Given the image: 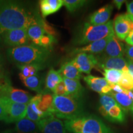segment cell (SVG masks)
<instances>
[{
    "label": "cell",
    "mask_w": 133,
    "mask_h": 133,
    "mask_svg": "<svg viewBox=\"0 0 133 133\" xmlns=\"http://www.w3.org/2000/svg\"><path fill=\"white\" fill-rule=\"evenodd\" d=\"M43 18L39 13L31 11L18 1H3L0 6V34L15 29L41 25Z\"/></svg>",
    "instance_id": "cell-1"
},
{
    "label": "cell",
    "mask_w": 133,
    "mask_h": 133,
    "mask_svg": "<svg viewBox=\"0 0 133 133\" xmlns=\"http://www.w3.org/2000/svg\"><path fill=\"white\" fill-rule=\"evenodd\" d=\"M49 50L35 44H27L7 50L8 59L17 65L38 64L44 65L49 56Z\"/></svg>",
    "instance_id": "cell-2"
},
{
    "label": "cell",
    "mask_w": 133,
    "mask_h": 133,
    "mask_svg": "<svg viewBox=\"0 0 133 133\" xmlns=\"http://www.w3.org/2000/svg\"><path fill=\"white\" fill-rule=\"evenodd\" d=\"M66 131L72 133H115L96 116L83 114L76 118L65 120Z\"/></svg>",
    "instance_id": "cell-3"
},
{
    "label": "cell",
    "mask_w": 133,
    "mask_h": 133,
    "mask_svg": "<svg viewBox=\"0 0 133 133\" xmlns=\"http://www.w3.org/2000/svg\"><path fill=\"white\" fill-rule=\"evenodd\" d=\"M54 115L59 119H74L84 114L81 99L70 96H54L53 98Z\"/></svg>",
    "instance_id": "cell-4"
},
{
    "label": "cell",
    "mask_w": 133,
    "mask_h": 133,
    "mask_svg": "<svg viewBox=\"0 0 133 133\" xmlns=\"http://www.w3.org/2000/svg\"><path fill=\"white\" fill-rule=\"evenodd\" d=\"M115 35L114 22L109 21L107 24L101 25H92L85 22L76 38V44H88Z\"/></svg>",
    "instance_id": "cell-5"
},
{
    "label": "cell",
    "mask_w": 133,
    "mask_h": 133,
    "mask_svg": "<svg viewBox=\"0 0 133 133\" xmlns=\"http://www.w3.org/2000/svg\"><path fill=\"white\" fill-rule=\"evenodd\" d=\"M99 112L110 122L124 123L126 121V113L109 94H100Z\"/></svg>",
    "instance_id": "cell-6"
},
{
    "label": "cell",
    "mask_w": 133,
    "mask_h": 133,
    "mask_svg": "<svg viewBox=\"0 0 133 133\" xmlns=\"http://www.w3.org/2000/svg\"><path fill=\"white\" fill-rule=\"evenodd\" d=\"M0 96L1 97H8L12 102L24 104H29L32 98L29 92L13 88L9 81L7 80L0 84Z\"/></svg>",
    "instance_id": "cell-7"
},
{
    "label": "cell",
    "mask_w": 133,
    "mask_h": 133,
    "mask_svg": "<svg viewBox=\"0 0 133 133\" xmlns=\"http://www.w3.org/2000/svg\"><path fill=\"white\" fill-rule=\"evenodd\" d=\"M0 99L2 100L6 106L7 115L5 122L7 123H17L26 117L27 104L12 102L6 97H1Z\"/></svg>",
    "instance_id": "cell-8"
},
{
    "label": "cell",
    "mask_w": 133,
    "mask_h": 133,
    "mask_svg": "<svg viewBox=\"0 0 133 133\" xmlns=\"http://www.w3.org/2000/svg\"><path fill=\"white\" fill-rule=\"evenodd\" d=\"M114 29L115 36L123 41L133 31V17L128 14L118 15L115 18Z\"/></svg>",
    "instance_id": "cell-9"
},
{
    "label": "cell",
    "mask_w": 133,
    "mask_h": 133,
    "mask_svg": "<svg viewBox=\"0 0 133 133\" xmlns=\"http://www.w3.org/2000/svg\"><path fill=\"white\" fill-rule=\"evenodd\" d=\"M25 29H15L6 31L1 35L5 44L11 48L29 44V38Z\"/></svg>",
    "instance_id": "cell-10"
},
{
    "label": "cell",
    "mask_w": 133,
    "mask_h": 133,
    "mask_svg": "<svg viewBox=\"0 0 133 133\" xmlns=\"http://www.w3.org/2000/svg\"><path fill=\"white\" fill-rule=\"evenodd\" d=\"M37 124L41 133H67L64 123L54 114L41 119Z\"/></svg>",
    "instance_id": "cell-11"
},
{
    "label": "cell",
    "mask_w": 133,
    "mask_h": 133,
    "mask_svg": "<svg viewBox=\"0 0 133 133\" xmlns=\"http://www.w3.org/2000/svg\"><path fill=\"white\" fill-rule=\"evenodd\" d=\"M71 61L81 73L88 75L98 65V60L94 55L84 52L77 54Z\"/></svg>",
    "instance_id": "cell-12"
},
{
    "label": "cell",
    "mask_w": 133,
    "mask_h": 133,
    "mask_svg": "<svg viewBox=\"0 0 133 133\" xmlns=\"http://www.w3.org/2000/svg\"><path fill=\"white\" fill-rule=\"evenodd\" d=\"M83 79L91 90L100 94H108L112 91L110 86L104 78L88 75L84 76Z\"/></svg>",
    "instance_id": "cell-13"
},
{
    "label": "cell",
    "mask_w": 133,
    "mask_h": 133,
    "mask_svg": "<svg viewBox=\"0 0 133 133\" xmlns=\"http://www.w3.org/2000/svg\"><path fill=\"white\" fill-rule=\"evenodd\" d=\"M114 7L110 4H107L101 8L89 17V24L92 25H101L107 24L109 21Z\"/></svg>",
    "instance_id": "cell-14"
},
{
    "label": "cell",
    "mask_w": 133,
    "mask_h": 133,
    "mask_svg": "<svg viewBox=\"0 0 133 133\" xmlns=\"http://www.w3.org/2000/svg\"><path fill=\"white\" fill-rule=\"evenodd\" d=\"M41 97V93H38L37 95L32 97L26 106V118L36 123H38L41 119L46 117L45 114L41 112L38 105Z\"/></svg>",
    "instance_id": "cell-15"
},
{
    "label": "cell",
    "mask_w": 133,
    "mask_h": 133,
    "mask_svg": "<svg viewBox=\"0 0 133 133\" xmlns=\"http://www.w3.org/2000/svg\"><path fill=\"white\" fill-rule=\"evenodd\" d=\"M103 69H113L121 71H128L127 62L124 57H106L98 61V65Z\"/></svg>",
    "instance_id": "cell-16"
},
{
    "label": "cell",
    "mask_w": 133,
    "mask_h": 133,
    "mask_svg": "<svg viewBox=\"0 0 133 133\" xmlns=\"http://www.w3.org/2000/svg\"><path fill=\"white\" fill-rule=\"evenodd\" d=\"M112 36L113 35L108 36V37L104 38V39L91 43L90 44H88V45L83 46V47L76 48V49H75L73 51V53L77 54L78 53L84 52L94 55L102 52L103 51H104L107 43L110 40Z\"/></svg>",
    "instance_id": "cell-17"
},
{
    "label": "cell",
    "mask_w": 133,
    "mask_h": 133,
    "mask_svg": "<svg viewBox=\"0 0 133 133\" xmlns=\"http://www.w3.org/2000/svg\"><path fill=\"white\" fill-rule=\"evenodd\" d=\"M124 50L125 46L123 43L114 35L107 43L104 52L109 57H123Z\"/></svg>",
    "instance_id": "cell-18"
},
{
    "label": "cell",
    "mask_w": 133,
    "mask_h": 133,
    "mask_svg": "<svg viewBox=\"0 0 133 133\" xmlns=\"http://www.w3.org/2000/svg\"><path fill=\"white\" fill-rule=\"evenodd\" d=\"M63 81L65 85L68 95L76 99H81L84 94V89L79 80L63 78Z\"/></svg>",
    "instance_id": "cell-19"
},
{
    "label": "cell",
    "mask_w": 133,
    "mask_h": 133,
    "mask_svg": "<svg viewBox=\"0 0 133 133\" xmlns=\"http://www.w3.org/2000/svg\"><path fill=\"white\" fill-rule=\"evenodd\" d=\"M58 71L62 78L67 79L79 80L82 78L81 72L71 61L64 63Z\"/></svg>",
    "instance_id": "cell-20"
},
{
    "label": "cell",
    "mask_w": 133,
    "mask_h": 133,
    "mask_svg": "<svg viewBox=\"0 0 133 133\" xmlns=\"http://www.w3.org/2000/svg\"><path fill=\"white\" fill-rule=\"evenodd\" d=\"M40 100L38 102V107L46 116L54 114L53 109V98L54 94L49 91H42Z\"/></svg>",
    "instance_id": "cell-21"
},
{
    "label": "cell",
    "mask_w": 133,
    "mask_h": 133,
    "mask_svg": "<svg viewBox=\"0 0 133 133\" xmlns=\"http://www.w3.org/2000/svg\"><path fill=\"white\" fill-rule=\"evenodd\" d=\"M108 94L115 100L124 112H130L133 106V101L126 93H117L111 91Z\"/></svg>",
    "instance_id": "cell-22"
},
{
    "label": "cell",
    "mask_w": 133,
    "mask_h": 133,
    "mask_svg": "<svg viewBox=\"0 0 133 133\" xmlns=\"http://www.w3.org/2000/svg\"><path fill=\"white\" fill-rule=\"evenodd\" d=\"M63 81V78L59 71L54 69H51L48 71L45 79L46 91L54 92L56 86Z\"/></svg>",
    "instance_id": "cell-23"
},
{
    "label": "cell",
    "mask_w": 133,
    "mask_h": 133,
    "mask_svg": "<svg viewBox=\"0 0 133 133\" xmlns=\"http://www.w3.org/2000/svg\"><path fill=\"white\" fill-rule=\"evenodd\" d=\"M16 129L18 133H37L39 130L37 123L26 117L16 123Z\"/></svg>",
    "instance_id": "cell-24"
},
{
    "label": "cell",
    "mask_w": 133,
    "mask_h": 133,
    "mask_svg": "<svg viewBox=\"0 0 133 133\" xmlns=\"http://www.w3.org/2000/svg\"><path fill=\"white\" fill-rule=\"evenodd\" d=\"M17 66L19 69L21 70L19 78L21 81L29 77V76L35 75L37 74L38 70H40L44 67V65L38 64L17 65Z\"/></svg>",
    "instance_id": "cell-25"
},
{
    "label": "cell",
    "mask_w": 133,
    "mask_h": 133,
    "mask_svg": "<svg viewBox=\"0 0 133 133\" xmlns=\"http://www.w3.org/2000/svg\"><path fill=\"white\" fill-rule=\"evenodd\" d=\"M29 39L32 41L35 45L39 46V41L43 36L45 34L46 31L41 25H33L26 30Z\"/></svg>",
    "instance_id": "cell-26"
},
{
    "label": "cell",
    "mask_w": 133,
    "mask_h": 133,
    "mask_svg": "<svg viewBox=\"0 0 133 133\" xmlns=\"http://www.w3.org/2000/svg\"><path fill=\"white\" fill-rule=\"evenodd\" d=\"M26 88L39 93L42 92V81L37 74L33 75L22 80Z\"/></svg>",
    "instance_id": "cell-27"
},
{
    "label": "cell",
    "mask_w": 133,
    "mask_h": 133,
    "mask_svg": "<svg viewBox=\"0 0 133 133\" xmlns=\"http://www.w3.org/2000/svg\"><path fill=\"white\" fill-rule=\"evenodd\" d=\"M123 71L113 69H104V78L109 84H118L120 81Z\"/></svg>",
    "instance_id": "cell-28"
},
{
    "label": "cell",
    "mask_w": 133,
    "mask_h": 133,
    "mask_svg": "<svg viewBox=\"0 0 133 133\" xmlns=\"http://www.w3.org/2000/svg\"><path fill=\"white\" fill-rule=\"evenodd\" d=\"M88 3L85 0H64V6L69 12H74Z\"/></svg>",
    "instance_id": "cell-29"
},
{
    "label": "cell",
    "mask_w": 133,
    "mask_h": 133,
    "mask_svg": "<svg viewBox=\"0 0 133 133\" xmlns=\"http://www.w3.org/2000/svg\"><path fill=\"white\" fill-rule=\"evenodd\" d=\"M118 84H119L125 90H133V78L129 74V71H123L121 79Z\"/></svg>",
    "instance_id": "cell-30"
},
{
    "label": "cell",
    "mask_w": 133,
    "mask_h": 133,
    "mask_svg": "<svg viewBox=\"0 0 133 133\" xmlns=\"http://www.w3.org/2000/svg\"><path fill=\"white\" fill-rule=\"evenodd\" d=\"M55 41H56V39L54 36L50 35L48 33H45L39 41V46L49 49V48L52 47Z\"/></svg>",
    "instance_id": "cell-31"
},
{
    "label": "cell",
    "mask_w": 133,
    "mask_h": 133,
    "mask_svg": "<svg viewBox=\"0 0 133 133\" xmlns=\"http://www.w3.org/2000/svg\"><path fill=\"white\" fill-rule=\"evenodd\" d=\"M39 6H40V10L42 14L43 19L47 17L49 15L53 14V12L50 7L49 4H48L47 0H42L39 2Z\"/></svg>",
    "instance_id": "cell-32"
},
{
    "label": "cell",
    "mask_w": 133,
    "mask_h": 133,
    "mask_svg": "<svg viewBox=\"0 0 133 133\" xmlns=\"http://www.w3.org/2000/svg\"><path fill=\"white\" fill-rule=\"evenodd\" d=\"M53 94H54V96H69L68 95V92L66 91V89L64 81H62L56 86Z\"/></svg>",
    "instance_id": "cell-33"
},
{
    "label": "cell",
    "mask_w": 133,
    "mask_h": 133,
    "mask_svg": "<svg viewBox=\"0 0 133 133\" xmlns=\"http://www.w3.org/2000/svg\"><path fill=\"white\" fill-rule=\"evenodd\" d=\"M47 1L52 9L53 14L59 11L64 5V0H47Z\"/></svg>",
    "instance_id": "cell-34"
},
{
    "label": "cell",
    "mask_w": 133,
    "mask_h": 133,
    "mask_svg": "<svg viewBox=\"0 0 133 133\" xmlns=\"http://www.w3.org/2000/svg\"><path fill=\"white\" fill-rule=\"evenodd\" d=\"M6 115L7 114H6V106L2 100L0 99V121H5Z\"/></svg>",
    "instance_id": "cell-35"
},
{
    "label": "cell",
    "mask_w": 133,
    "mask_h": 133,
    "mask_svg": "<svg viewBox=\"0 0 133 133\" xmlns=\"http://www.w3.org/2000/svg\"><path fill=\"white\" fill-rule=\"evenodd\" d=\"M124 54H126V59L130 60L133 63V46L126 45L124 50Z\"/></svg>",
    "instance_id": "cell-36"
},
{
    "label": "cell",
    "mask_w": 133,
    "mask_h": 133,
    "mask_svg": "<svg viewBox=\"0 0 133 133\" xmlns=\"http://www.w3.org/2000/svg\"><path fill=\"white\" fill-rule=\"evenodd\" d=\"M3 79H4V60L2 55L0 54V84L2 83Z\"/></svg>",
    "instance_id": "cell-37"
},
{
    "label": "cell",
    "mask_w": 133,
    "mask_h": 133,
    "mask_svg": "<svg viewBox=\"0 0 133 133\" xmlns=\"http://www.w3.org/2000/svg\"><path fill=\"white\" fill-rule=\"evenodd\" d=\"M110 86L111 89H112V92H117V93H126V90L123 89L121 86H120L119 84H110Z\"/></svg>",
    "instance_id": "cell-38"
},
{
    "label": "cell",
    "mask_w": 133,
    "mask_h": 133,
    "mask_svg": "<svg viewBox=\"0 0 133 133\" xmlns=\"http://www.w3.org/2000/svg\"><path fill=\"white\" fill-rule=\"evenodd\" d=\"M126 62H127V66L128 69V71L133 78V63L131 62L130 60L128 59H126Z\"/></svg>",
    "instance_id": "cell-39"
},
{
    "label": "cell",
    "mask_w": 133,
    "mask_h": 133,
    "mask_svg": "<svg viewBox=\"0 0 133 133\" xmlns=\"http://www.w3.org/2000/svg\"><path fill=\"white\" fill-rule=\"evenodd\" d=\"M126 8H127L128 13L131 16L133 17V1H131V3H126Z\"/></svg>",
    "instance_id": "cell-40"
},
{
    "label": "cell",
    "mask_w": 133,
    "mask_h": 133,
    "mask_svg": "<svg viewBox=\"0 0 133 133\" xmlns=\"http://www.w3.org/2000/svg\"><path fill=\"white\" fill-rule=\"evenodd\" d=\"M125 41L128 44V45L133 46V31L129 33V35L125 39Z\"/></svg>",
    "instance_id": "cell-41"
},
{
    "label": "cell",
    "mask_w": 133,
    "mask_h": 133,
    "mask_svg": "<svg viewBox=\"0 0 133 133\" xmlns=\"http://www.w3.org/2000/svg\"><path fill=\"white\" fill-rule=\"evenodd\" d=\"M113 2H114V4L115 5L116 7L117 8V9L119 10L121 9L122 5L124 3L126 2V1H124V0H114Z\"/></svg>",
    "instance_id": "cell-42"
},
{
    "label": "cell",
    "mask_w": 133,
    "mask_h": 133,
    "mask_svg": "<svg viewBox=\"0 0 133 133\" xmlns=\"http://www.w3.org/2000/svg\"><path fill=\"white\" fill-rule=\"evenodd\" d=\"M126 93L129 96V97H130L131 99L133 101V90H131V91H127V90H126Z\"/></svg>",
    "instance_id": "cell-43"
},
{
    "label": "cell",
    "mask_w": 133,
    "mask_h": 133,
    "mask_svg": "<svg viewBox=\"0 0 133 133\" xmlns=\"http://www.w3.org/2000/svg\"><path fill=\"white\" fill-rule=\"evenodd\" d=\"M130 112H131V115H132V117H133V106L132 107V109H131Z\"/></svg>",
    "instance_id": "cell-44"
},
{
    "label": "cell",
    "mask_w": 133,
    "mask_h": 133,
    "mask_svg": "<svg viewBox=\"0 0 133 133\" xmlns=\"http://www.w3.org/2000/svg\"><path fill=\"white\" fill-rule=\"evenodd\" d=\"M1 41H2V36H1V35L0 34V46H1Z\"/></svg>",
    "instance_id": "cell-45"
},
{
    "label": "cell",
    "mask_w": 133,
    "mask_h": 133,
    "mask_svg": "<svg viewBox=\"0 0 133 133\" xmlns=\"http://www.w3.org/2000/svg\"><path fill=\"white\" fill-rule=\"evenodd\" d=\"M3 1H0V6H1V4H2Z\"/></svg>",
    "instance_id": "cell-46"
},
{
    "label": "cell",
    "mask_w": 133,
    "mask_h": 133,
    "mask_svg": "<svg viewBox=\"0 0 133 133\" xmlns=\"http://www.w3.org/2000/svg\"><path fill=\"white\" fill-rule=\"evenodd\" d=\"M0 97H1V96H0Z\"/></svg>",
    "instance_id": "cell-47"
}]
</instances>
